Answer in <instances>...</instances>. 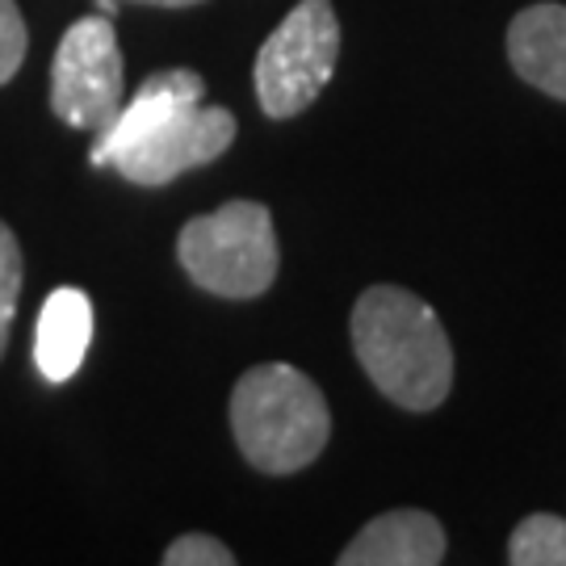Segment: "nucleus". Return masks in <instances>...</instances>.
<instances>
[{
  "label": "nucleus",
  "instance_id": "obj_1",
  "mask_svg": "<svg viewBox=\"0 0 566 566\" xmlns=\"http://www.w3.org/2000/svg\"><path fill=\"white\" fill-rule=\"evenodd\" d=\"M235 114L206 105V81L193 67L151 72L122 102L114 122L97 130L88 151L93 168H118L135 185H168L181 172L219 160L235 143Z\"/></svg>",
  "mask_w": 566,
  "mask_h": 566
},
{
  "label": "nucleus",
  "instance_id": "obj_2",
  "mask_svg": "<svg viewBox=\"0 0 566 566\" xmlns=\"http://www.w3.org/2000/svg\"><path fill=\"white\" fill-rule=\"evenodd\" d=\"M353 353L365 378L403 411H437L453 390V344L437 311L403 285H369L353 306Z\"/></svg>",
  "mask_w": 566,
  "mask_h": 566
},
{
  "label": "nucleus",
  "instance_id": "obj_3",
  "mask_svg": "<svg viewBox=\"0 0 566 566\" xmlns=\"http://www.w3.org/2000/svg\"><path fill=\"white\" fill-rule=\"evenodd\" d=\"M231 437L261 474H298L332 441L324 390L285 361L252 365L231 390Z\"/></svg>",
  "mask_w": 566,
  "mask_h": 566
},
{
  "label": "nucleus",
  "instance_id": "obj_4",
  "mask_svg": "<svg viewBox=\"0 0 566 566\" xmlns=\"http://www.w3.org/2000/svg\"><path fill=\"white\" fill-rule=\"evenodd\" d=\"M177 261L185 277L214 298H261L277 282L282 264L269 206L235 198L210 214L189 219L177 235Z\"/></svg>",
  "mask_w": 566,
  "mask_h": 566
},
{
  "label": "nucleus",
  "instance_id": "obj_5",
  "mask_svg": "<svg viewBox=\"0 0 566 566\" xmlns=\"http://www.w3.org/2000/svg\"><path fill=\"white\" fill-rule=\"evenodd\" d=\"M340 60V18L332 0H298L256 51L252 84L269 118H294L315 105Z\"/></svg>",
  "mask_w": 566,
  "mask_h": 566
},
{
  "label": "nucleus",
  "instance_id": "obj_6",
  "mask_svg": "<svg viewBox=\"0 0 566 566\" xmlns=\"http://www.w3.org/2000/svg\"><path fill=\"white\" fill-rule=\"evenodd\" d=\"M126 67L114 18L88 13L63 30L51 60V114L76 130H105L122 109Z\"/></svg>",
  "mask_w": 566,
  "mask_h": 566
},
{
  "label": "nucleus",
  "instance_id": "obj_7",
  "mask_svg": "<svg viewBox=\"0 0 566 566\" xmlns=\"http://www.w3.org/2000/svg\"><path fill=\"white\" fill-rule=\"evenodd\" d=\"M446 549V528L432 512L390 507L340 549V566H437Z\"/></svg>",
  "mask_w": 566,
  "mask_h": 566
},
{
  "label": "nucleus",
  "instance_id": "obj_8",
  "mask_svg": "<svg viewBox=\"0 0 566 566\" xmlns=\"http://www.w3.org/2000/svg\"><path fill=\"white\" fill-rule=\"evenodd\" d=\"M507 60L525 84L566 102V4L542 0L521 9L507 25Z\"/></svg>",
  "mask_w": 566,
  "mask_h": 566
},
{
  "label": "nucleus",
  "instance_id": "obj_9",
  "mask_svg": "<svg viewBox=\"0 0 566 566\" xmlns=\"http://www.w3.org/2000/svg\"><path fill=\"white\" fill-rule=\"evenodd\" d=\"M93 340V303L76 285H60L46 294L34 332V365L46 382H67L84 365Z\"/></svg>",
  "mask_w": 566,
  "mask_h": 566
},
{
  "label": "nucleus",
  "instance_id": "obj_10",
  "mask_svg": "<svg viewBox=\"0 0 566 566\" xmlns=\"http://www.w3.org/2000/svg\"><path fill=\"white\" fill-rule=\"evenodd\" d=\"M512 566H566V521L554 512H533L507 537Z\"/></svg>",
  "mask_w": 566,
  "mask_h": 566
},
{
  "label": "nucleus",
  "instance_id": "obj_11",
  "mask_svg": "<svg viewBox=\"0 0 566 566\" xmlns=\"http://www.w3.org/2000/svg\"><path fill=\"white\" fill-rule=\"evenodd\" d=\"M21 282H25L21 243H18V235H13V227L0 223V357H4V348H9V332H13V319H18Z\"/></svg>",
  "mask_w": 566,
  "mask_h": 566
},
{
  "label": "nucleus",
  "instance_id": "obj_12",
  "mask_svg": "<svg viewBox=\"0 0 566 566\" xmlns=\"http://www.w3.org/2000/svg\"><path fill=\"white\" fill-rule=\"evenodd\" d=\"M30 51V25L21 18L18 0H0V88L13 81Z\"/></svg>",
  "mask_w": 566,
  "mask_h": 566
},
{
  "label": "nucleus",
  "instance_id": "obj_13",
  "mask_svg": "<svg viewBox=\"0 0 566 566\" xmlns=\"http://www.w3.org/2000/svg\"><path fill=\"white\" fill-rule=\"evenodd\" d=\"M235 554L210 533H185L164 549V566H231Z\"/></svg>",
  "mask_w": 566,
  "mask_h": 566
},
{
  "label": "nucleus",
  "instance_id": "obj_14",
  "mask_svg": "<svg viewBox=\"0 0 566 566\" xmlns=\"http://www.w3.org/2000/svg\"><path fill=\"white\" fill-rule=\"evenodd\" d=\"M130 4H147V9H193L206 0H130Z\"/></svg>",
  "mask_w": 566,
  "mask_h": 566
},
{
  "label": "nucleus",
  "instance_id": "obj_15",
  "mask_svg": "<svg viewBox=\"0 0 566 566\" xmlns=\"http://www.w3.org/2000/svg\"><path fill=\"white\" fill-rule=\"evenodd\" d=\"M93 4H97L102 18H114V13H118V0H93Z\"/></svg>",
  "mask_w": 566,
  "mask_h": 566
}]
</instances>
